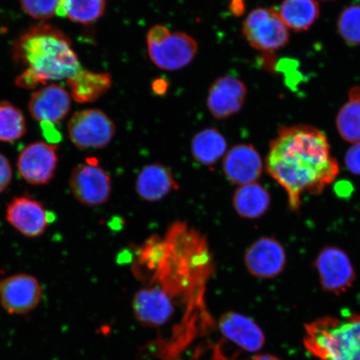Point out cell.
<instances>
[{
    "instance_id": "obj_1",
    "label": "cell",
    "mask_w": 360,
    "mask_h": 360,
    "mask_svg": "<svg viewBox=\"0 0 360 360\" xmlns=\"http://www.w3.org/2000/svg\"><path fill=\"white\" fill-rule=\"evenodd\" d=\"M266 169L287 193L292 212H299L304 192L321 195L340 173L326 134L306 125L278 130L270 143Z\"/></svg>"
},
{
    "instance_id": "obj_2",
    "label": "cell",
    "mask_w": 360,
    "mask_h": 360,
    "mask_svg": "<svg viewBox=\"0 0 360 360\" xmlns=\"http://www.w3.org/2000/svg\"><path fill=\"white\" fill-rule=\"evenodd\" d=\"M164 254L150 285H160L172 298L188 301V310L205 308V283L212 273L208 246L199 233L174 224L164 241Z\"/></svg>"
},
{
    "instance_id": "obj_3",
    "label": "cell",
    "mask_w": 360,
    "mask_h": 360,
    "mask_svg": "<svg viewBox=\"0 0 360 360\" xmlns=\"http://www.w3.org/2000/svg\"><path fill=\"white\" fill-rule=\"evenodd\" d=\"M13 60L25 67L40 84L70 78L81 69L68 36L55 26L30 27L13 44Z\"/></svg>"
},
{
    "instance_id": "obj_4",
    "label": "cell",
    "mask_w": 360,
    "mask_h": 360,
    "mask_svg": "<svg viewBox=\"0 0 360 360\" xmlns=\"http://www.w3.org/2000/svg\"><path fill=\"white\" fill-rule=\"evenodd\" d=\"M304 345L319 360H360V315L326 316L307 323Z\"/></svg>"
},
{
    "instance_id": "obj_5",
    "label": "cell",
    "mask_w": 360,
    "mask_h": 360,
    "mask_svg": "<svg viewBox=\"0 0 360 360\" xmlns=\"http://www.w3.org/2000/svg\"><path fill=\"white\" fill-rule=\"evenodd\" d=\"M247 41L258 51H277L289 42V30L273 8H257L247 16L242 28Z\"/></svg>"
},
{
    "instance_id": "obj_6",
    "label": "cell",
    "mask_w": 360,
    "mask_h": 360,
    "mask_svg": "<svg viewBox=\"0 0 360 360\" xmlns=\"http://www.w3.org/2000/svg\"><path fill=\"white\" fill-rule=\"evenodd\" d=\"M72 143L80 150L102 148L111 142L116 126L105 112L97 109L76 112L68 123Z\"/></svg>"
},
{
    "instance_id": "obj_7",
    "label": "cell",
    "mask_w": 360,
    "mask_h": 360,
    "mask_svg": "<svg viewBox=\"0 0 360 360\" xmlns=\"http://www.w3.org/2000/svg\"><path fill=\"white\" fill-rule=\"evenodd\" d=\"M70 188L75 199L84 206H100L110 200V175L92 158L75 167L70 175Z\"/></svg>"
},
{
    "instance_id": "obj_8",
    "label": "cell",
    "mask_w": 360,
    "mask_h": 360,
    "mask_svg": "<svg viewBox=\"0 0 360 360\" xmlns=\"http://www.w3.org/2000/svg\"><path fill=\"white\" fill-rule=\"evenodd\" d=\"M314 265L323 290L339 295L352 287L355 281L354 268L348 255L340 248H323Z\"/></svg>"
},
{
    "instance_id": "obj_9",
    "label": "cell",
    "mask_w": 360,
    "mask_h": 360,
    "mask_svg": "<svg viewBox=\"0 0 360 360\" xmlns=\"http://www.w3.org/2000/svg\"><path fill=\"white\" fill-rule=\"evenodd\" d=\"M58 146L35 142L20 152L17 169L20 176L33 186H44L55 177L58 165Z\"/></svg>"
},
{
    "instance_id": "obj_10",
    "label": "cell",
    "mask_w": 360,
    "mask_h": 360,
    "mask_svg": "<svg viewBox=\"0 0 360 360\" xmlns=\"http://www.w3.org/2000/svg\"><path fill=\"white\" fill-rule=\"evenodd\" d=\"M42 295L41 285L30 274H15L0 282V304L11 314L33 311L41 301Z\"/></svg>"
},
{
    "instance_id": "obj_11",
    "label": "cell",
    "mask_w": 360,
    "mask_h": 360,
    "mask_svg": "<svg viewBox=\"0 0 360 360\" xmlns=\"http://www.w3.org/2000/svg\"><path fill=\"white\" fill-rule=\"evenodd\" d=\"M147 45L151 61L160 69L169 71L190 65L199 49L195 39L182 32H170L160 41Z\"/></svg>"
},
{
    "instance_id": "obj_12",
    "label": "cell",
    "mask_w": 360,
    "mask_h": 360,
    "mask_svg": "<svg viewBox=\"0 0 360 360\" xmlns=\"http://www.w3.org/2000/svg\"><path fill=\"white\" fill-rule=\"evenodd\" d=\"M173 298L160 285L141 288L133 298L132 308L135 319L148 328L163 326L174 313Z\"/></svg>"
},
{
    "instance_id": "obj_13",
    "label": "cell",
    "mask_w": 360,
    "mask_h": 360,
    "mask_svg": "<svg viewBox=\"0 0 360 360\" xmlns=\"http://www.w3.org/2000/svg\"><path fill=\"white\" fill-rule=\"evenodd\" d=\"M287 263L285 248L273 237H262L248 248L245 266L252 276L273 278L285 269Z\"/></svg>"
},
{
    "instance_id": "obj_14",
    "label": "cell",
    "mask_w": 360,
    "mask_h": 360,
    "mask_svg": "<svg viewBox=\"0 0 360 360\" xmlns=\"http://www.w3.org/2000/svg\"><path fill=\"white\" fill-rule=\"evenodd\" d=\"M6 219L22 236L30 238L42 236L51 221L41 202L28 196L15 198L8 205Z\"/></svg>"
},
{
    "instance_id": "obj_15",
    "label": "cell",
    "mask_w": 360,
    "mask_h": 360,
    "mask_svg": "<svg viewBox=\"0 0 360 360\" xmlns=\"http://www.w3.org/2000/svg\"><path fill=\"white\" fill-rule=\"evenodd\" d=\"M246 96L244 82L233 76L224 75L211 85L207 105L215 119L224 120L241 110Z\"/></svg>"
},
{
    "instance_id": "obj_16",
    "label": "cell",
    "mask_w": 360,
    "mask_h": 360,
    "mask_svg": "<svg viewBox=\"0 0 360 360\" xmlns=\"http://www.w3.org/2000/svg\"><path fill=\"white\" fill-rule=\"evenodd\" d=\"M263 160L256 148L248 143L233 146L225 154L223 170L229 181L238 186L255 183L263 174Z\"/></svg>"
},
{
    "instance_id": "obj_17",
    "label": "cell",
    "mask_w": 360,
    "mask_h": 360,
    "mask_svg": "<svg viewBox=\"0 0 360 360\" xmlns=\"http://www.w3.org/2000/svg\"><path fill=\"white\" fill-rule=\"evenodd\" d=\"M71 96L60 85H46L35 91L29 102L30 115L41 123L56 124L61 122L69 114Z\"/></svg>"
},
{
    "instance_id": "obj_18",
    "label": "cell",
    "mask_w": 360,
    "mask_h": 360,
    "mask_svg": "<svg viewBox=\"0 0 360 360\" xmlns=\"http://www.w3.org/2000/svg\"><path fill=\"white\" fill-rule=\"evenodd\" d=\"M220 333L238 347L255 353L264 347V332L253 319L235 311L224 313L219 319Z\"/></svg>"
},
{
    "instance_id": "obj_19",
    "label": "cell",
    "mask_w": 360,
    "mask_h": 360,
    "mask_svg": "<svg viewBox=\"0 0 360 360\" xmlns=\"http://www.w3.org/2000/svg\"><path fill=\"white\" fill-rule=\"evenodd\" d=\"M135 190L142 200L156 202L179 190V186L170 169L161 164H151L145 166L139 172Z\"/></svg>"
},
{
    "instance_id": "obj_20",
    "label": "cell",
    "mask_w": 360,
    "mask_h": 360,
    "mask_svg": "<svg viewBox=\"0 0 360 360\" xmlns=\"http://www.w3.org/2000/svg\"><path fill=\"white\" fill-rule=\"evenodd\" d=\"M72 98L79 103H92L109 91L112 78L109 73H94L81 69L67 79Z\"/></svg>"
},
{
    "instance_id": "obj_21",
    "label": "cell",
    "mask_w": 360,
    "mask_h": 360,
    "mask_svg": "<svg viewBox=\"0 0 360 360\" xmlns=\"http://www.w3.org/2000/svg\"><path fill=\"white\" fill-rule=\"evenodd\" d=\"M271 204L269 193L257 182L241 186L233 197V208L240 217L248 219H259L266 214Z\"/></svg>"
},
{
    "instance_id": "obj_22",
    "label": "cell",
    "mask_w": 360,
    "mask_h": 360,
    "mask_svg": "<svg viewBox=\"0 0 360 360\" xmlns=\"http://www.w3.org/2000/svg\"><path fill=\"white\" fill-rule=\"evenodd\" d=\"M227 141L224 135L215 128L201 130L193 136L191 151L193 159L205 166H213L225 155Z\"/></svg>"
},
{
    "instance_id": "obj_23",
    "label": "cell",
    "mask_w": 360,
    "mask_h": 360,
    "mask_svg": "<svg viewBox=\"0 0 360 360\" xmlns=\"http://www.w3.org/2000/svg\"><path fill=\"white\" fill-rule=\"evenodd\" d=\"M278 13L287 28L301 32L314 24L321 12L316 0H283Z\"/></svg>"
},
{
    "instance_id": "obj_24",
    "label": "cell",
    "mask_w": 360,
    "mask_h": 360,
    "mask_svg": "<svg viewBox=\"0 0 360 360\" xmlns=\"http://www.w3.org/2000/svg\"><path fill=\"white\" fill-rule=\"evenodd\" d=\"M336 126L345 141L360 143V87H353L349 90V101L338 114Z\"/></svg>"
},
{
    "instance_id": "obj_25",
    "label": "cell",
    "mask_w": 360,
    "mask_h": 360,
    "mask_svg": "<svg viewBox=\"0 0 360 360\" xmlns=\"http://www.w3.org/2000/svg\"><path fill=\"white\" fill-rule=\"evenodd\" d=\"M106 0H60L56 15L89 25L105 15Z\"/></svg>"
},
{
    "instance_id": "obj_26",
    "label": "cell",
    "mask_w": 360,
    "mask_h": 360,
    "mask_svg": "<svg viewBox=\"0 0 360 360\" xmlns=\"http://www.w3.org/2000/svg\"><path fill=\"white\" fill-rule=\"evenodd\" d=\"M26 121L22 112L8 101L0 103V141L12 143L26 134Z\"/></svg>"
},
{
    "instance_id": "obj_27",
    "label": "cell",
    "mask_w": 360,
    "mask_h": 360,
    "mask_svg": "<svg viewBox=\"0 0 360 360\" xmlns=\"http://www.w3.org/2000/svg\"><path fill=\"white\" fill-rule=\"evenodd\" d=\"M338 30L345 41L351 46L360 45V6H350L340 13Z\"/></svg>"
},
{
    "instance_id": "obj_28",
    "label": "cell",
    "mask_w": 360,
    "mask_h": 360,
    "mask_svg": "<svg viewBox=\"0 0 360 360\" xmlns=\"http://www.w3.org/2000/svg\"><path fill=\"white\" fill-rule=\"evenodd\" d=\"M22 11L38 20H47L56 15L60 0H20Z\"/></svg>"
},
{
    "instance_id": "obj_29",
    "label": "cell",
    "mask_w": 360,
    "mask_h": 360,
    "mask_svg": "<svg viewBox=\"0 0 360 360\" xmlns=\"http://www.w3.org/2000/svg\"><path fill=\"white\" fill-rule=\"evenodd\" d=\"M345 163L350 173L360 175V143H354L346 152Z\"/></svg>"
},
{
    "instance_id": "obj_30",
    "label": "cell",
    "mask_w": 360,
    "mask_h": 360,
    "mask_svg": "<svg viewBox=\"0 0 360 360\" xmlns=\"http://www.w3.org/2000/svg\"><path fill=\"white\" fill-rule=\"evenodd\" d=\"M13 179V170L10 160L0 154V193L10 186Z\"/></svg>"
},
{
    "instance_id": "obj_31",
    "label": "cell",
    "mask_w": 360,
    "mask_h": 360,
    "mask_svg": "<svg viewBox=\"0 0 360 360\" xmlns=\"http://www.w3.org/2000/svg\"><path fill=\"white\" fill-rule=\"evenodd\" d=\"M43 132L47 141L56 143L60 139V134L57 131L53 124L41 123Z\"/></svg>"
},
{
    "instance_id": "obj_32",
    "label": "cell",
    "mask_w": 360,
    "mask_h": 360,
    "mask_svg": "<svg viewBox=\"0 0 360 360\" xmlns=\"http://www.w3.org/2000/svg\"><path fill=\"white\" fill-rule=\"evenodd\" d=\"M352 184L347 181H340L336 184L335 192L341 198L348 197L352 193Z\"/></svg>"
},
{
    "instance_id": "obj_33",
    "label": "cell",
    "mask_w": 360,
    "mask_h": 360,
    "mask_svg": "<svg viewBox=\"0 0 360 360\" xmlns=\"http://www.w3.org/2000/svg\"><path fill=\"white\" fill-rule=\"evenodd\" d=\"M168 87L167 81L163 79H155L152 84L153 91L156 94H159V96H162V94L167 92Z\"/></svg>"
},
{
    "instance_id": "obj_34",
    "label": "cell",
    "mask_w": 360,
    "mask_h": 360,
    "mask_svg": "<svg viewBox=\"0 0 360 360\" xmlns=\"http://www.w3.org/2000/svg\"><path fill=\"white\" fill-rule=\"evenodd\" d=\"M229 8H231L233 15L236 16L243 15L245 11L244 0H233Z\"/></svg>"
},
{
    "instance_id": "obj_35",
    "label": "cell",
    "mask_w": 360,
    "mask_h": 360,
    "mask_svg": "<svg viewBox=\"0 0 360 360\" xmlns=\"http://www.w3.org/2000/svg\"><path fill=\"white\" fill-rule=\"evenodd\" d=\"M251 360H281L271 354H258Z\"/></svg>"
},
{
    "instance_id": "obj_36",
    "label": "cell",
    "mask_w": 360,
    "mask_h": 360,
    "mask_svg": "<svg viewBox=\"0 0 360 360\" xmlns=\"http://www.w3.org/2000/svg\"><path fill=\"white\" fill-rule=\"evenodd\" d=\"M323 1H330V0H323Z\"/></svg>"
}]
</instances>
